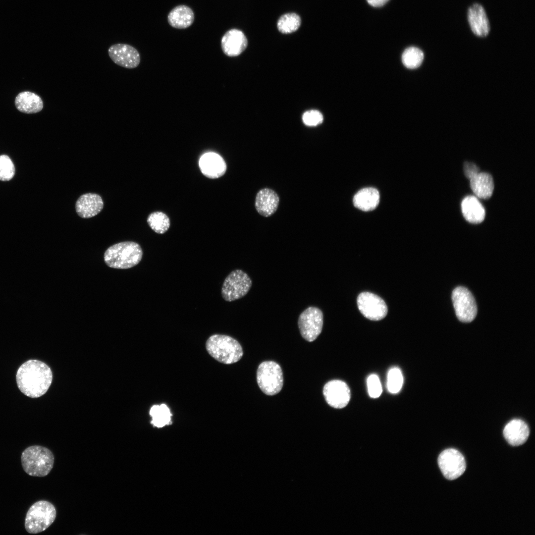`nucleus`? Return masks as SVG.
Here are the masks:
<instances>
[{
	"mask_svg": "<svg viewBox=\"0 0 535 535\" xmlns=\"http://www.w3.org/2000/svg\"><path fill=\"white\" fill-rule=\"evenodd\" d=\"M19 390L25 395L38 398L46 393L53 379L50 367L43 362L30 360L23 363L16 374Z\"/></svg>",
	"mask_w": 535,
	"mask_h": 535,
	"instance_id": "f257e3e1",
	"label": "nucleus"
},
{
	"mask_svg": "<svg viewBox=\"0 0 535 535\" xmlns=\"http://www.w3.org/2000/svg\"><path fill=\"white\" fill-rule=\"evenodd\" d=\"M142 256V248L138 243L125 241L109 247L104 254V261L110 268L127 269L138 264Z\"/></svg>",
	"mask_w": 535,
	"mask_h": 535,
	"instance_id": "f03ea898",
	"label": "nucleus"
},
{
	"mask_svg": "<svg viewBox=\"0 0 535 535\" xmlns=\"http://www.w3.org/2000/svg\"><path fill=\"white\" fill-rule=\"evenodd\" d=\"M54 458L48 448L40 445L26 448L22 453L21 462L24 471L29 475L42 477L53 469Z\"/></svg>",
	"mask_w": 535,
	"mask_h": 535,
	"instance_id": "7ed1b4c3",
	"label": "nucleus"
},
{
	"mask_svg": "<svg viewBox=\"0 0 535 535\" xmlns=\"http://www.w3.org/2000/svg\"><path fill=\"white\" fill-rule=\"evenodd\" d=\"M206 348L208 353L218 362L232 364L239 361L243 355L240 344L233 337L223 334H214L207 339Z\"/></svg>",
	"mask_w": 535,
	"mask_h": 535,
	"instance_id": "20e7f679",
	"label": "nucleus"
},
{
	"mask_svg": "<svg viewBox=\"0 0 535 535\" xmlns=\"http://www.w3.org/2000/svg\"><path fill=\"white\" fill-rule=\"evenodd\" d=\"M56 509L51 502L40 500L34 503L28 510L25 520V528L30 534H38L48 529L56 518Z\"/></svg>",
	"mask_w": 535,
	"mask_h": 535,
	"instance_id": "39448f33",
	"label": "nucleus"
},
{
	"mask_svg": "<svg viewBox=\"0 0 535 535\" xmlns=\"http://www.w3.org/2000/svg\"><path fill=\"white\" fill-rule=\"evenodd\" d=\"M257 381L261 390L266 395L279 393L283 386V376L280 366L272 361L261 363L257 371Z\"/></svg>",
	"mask_w": 535,
	"mask_h": 535,
	"instance_id": "423d86ee",
	"label": "nucleus"
},
{
	"mask_svg": "<svg viewBox=\"0 0 535 535\" xmlns=\"http://www.w3.org/2000/svg\"><path fill=\"white\" fill-rule=\"evenodd\" d=\"M252 284L249 275L241 269L232 271L225 278L221 288V295L226 301L231 302L245 296Z\"/></svg>",
	"mask_w": 535,
	"mask_h": 535,
	"instance_id": "0eeeda50",
	"label": "nucleus"
},
{
	"mask_svg": "<svg viewBox=\"0 0 535 535\" xmlns=\"http://www.w3.org/2000/svg\"><path fill=\"white\" fill-rule=\"evenodd\" d=\"M323 316L317 307H309L300 315L298 325L300 334L306 341L312 342L321 334L323 326Z\"/></svg>",
	"mask_w": 535,
	"mask_h": 535,
	"instance_id": "6e6552de",
	"label": "nucleus"
},
{
	"mask_svg": "<svg viewBox=\"0 0 535 535\" xmlns=\"http://www.w3.org/2000/svg\"><path fill=\"white\" fill-rule=\"evenodd\" d=\"M452 299L456 315L459 321L464 322L473 321L477 314V307L474 296L466 288L458 286L452 294Z\"/></svg>",
	"mask_w": 535,
	"mask_h": 535,
	"instance_id": "1a4fd4ad",
	"label": "nucleus"
},
{
	"mask_svg": "<svg viewBox=\"0 0 535 535\" xmlns=\"http://www.w3.org/2000/svg\"><path fill=\"white\" fill-rule=\"evenodd\" d=\"M438 464L444 476L449 480L460 477L465 471L466 462L463 455L453 448L442 451L438 456Z\"/></svg>",
	"mask_w": 535,
	"mask_h": 535,
	"instance_id": "9d476101",
	"label": "nucleus"
},
{
	"mask_svg": "<svg viewBox=\"0 0 535 535\" xmlns=\"http://www.w3.org/2000/svg\"><path fill=\"white\" fill-rule=\"evenodd\" d=\"M357 305L363 315L370 320H380L387 313V307L383 300L372 293H360L357 298Z\"/></svg>",
	"mask_w": 535,
	"mask_h": 535,
	"instance_id": "9b49d317",
	"label": "nucleus"
},
{
	"mask_svg": "<svg viewBox=\"0 0 535 535\" xmlns=\"http://www.w3.org/2000/svg\"><path fill=\"white\" fill-rule=\"evenodd\" d=\"M323 395L327 403L331 407L341 409L348 404L351 397L347 384L340 380H332L323 386Z\"/></svg>",
	"mask_w": 535,
	"mask_h": 535,
	"instance_id": "f8f14e48",
	"label": "nucleus"
},
{
	"mask_svg": "<svg viewBox=\"0 0 535 535\" xmlns=\"http://www.w3.org/2000/svg\"><path fill=\"white\" fill-rule=\"evenodd\" d=\"M108 54L113 62L126 68H135L140 62V55L138 51L128 44L119 43L112 45L109 48Z\"/></svg>",
	"mask_w": 535,
	"mask_h": 535,
	"instance_id": "ddd939ff",
	"label": "nucleus"
},
{
	"mask_svg": "<svg viewBox=\"0 0 535 535\" xmlns=\"http://www.w3.org/2000/svg\"><path fill=\"white\" fill-rule=\"evenodd\" d=\"M248 40L244 33L237 29H231L226 32L221 40V47L223 53L230 57L237 56L246 49Z\"/></svg>",
	"mask_w": 535,
	"mask_h": 535,
	"instance_id": "4468645a",
	"label": "nucleus"
},
{
	"mask_svg": "<svg viewBox=\"0 0 535 535\" xmlns=\"http://www.w3.org/2000/svg\"><path fill=\"white\" fill-rule=\"evenodd\" d=\"M199 164L202 173L209 178H218L226 170L224 160L220 156L213 152L204 154L199 160Z\"/></svg>",
	"mask_w": 535,
	"mask_h": 535,
	"instance_id": "2eb2a0df",
	"label": "nucleus"
},
{
	"mask_svg": "<svg viewBox=\"0 0 535 535\" xmlns=\"http://www.w3.org/2000/svg\"><path fill=\"white\" fill-rule=\"evenodd\" d=\"M104 202L102 197L95 193H86L81 195L75 204L76 211L81 217H92L103 210Z\"/></svg>",
	"mask_w": 535,
	"mask_h": 535,
	"instance_id": "dca6fc26",
	"label": "nucleus"
},
{
	"mask_svg": "<svg viewBox=\"0 0 535 535\" xmlns=\"http://www.w3.org/2000/svg\"><path fill=\"white\" fill-rule=\"evenodd\" d=\"M468 20L473 32L479 37H485L488 35L489 23L483 7L475 3L470 6L468 11Z\"/></svg>",
	"mask_w": 535,
	"mask_h": 535,
	"instance_id": "f3484780",
	"label": "nucleus"
},
{
	"mask_svg": "<svg viewBox=\"0 0 535 535\" xmlns=\"http://www.w3.org/2000/svg\"><path fill=\"white\" fill-rule=\"evenodd\" d=\"M279 202V197L274 191L269 188H264L257 193L255 206L260 214L268 217L276 211Z\"/></svg>",
	"mask_w": 535,
	"mask_h": 535,
	"instance_id": "a211bd4d",
	"label": "nucleus"
},
{
	"mask_svg": "<svg viewBox=\"0 0 535 535\" xmlns=\"http://www.w3.org/2000/svg\"><path fill=\"white\" fill-rule=\"evenodd\" d=\"M529 434L530 430L528 425L524 421L520 419L511 420L503 429L504 438L510 445L514 446H519L526 442Z\"/></svg>",
	"mask_w": 535,
	"mask_h": 535,
	"instance_id": "6ab92c4d",
	"label": "nucleus"
},
{
	"mask_svg": "<svg viewBox=\"0 0 535 535\" xmlns=\"http://www.w3.org/2000/svg\"><path fill=\"white\" fill-rule=\"evenodd\" d=\"M194 13L188 6L181 4L174 7L168 13L167 21L172 27L185 29L190 27L194 21Z\"/></svg>",
	"mask_w": 535,
	"mask_h": 535,
	"instance_id": "aec40b11",
	"label": "nucleus"
},
{
	"mask_svg": "<svg viewBox=\"0 0 535 535\" xmlns=\"http://www.w3.org/2000/svg\"><path fill=\"white\" fill-rule=\"evenodd\" d=\"M463 215L468 222L477 224L482 222L485 217V210L478 199L473 196L466 197L462 201Z\"/></svg>",
	"mask_w": 535,
	"mask_h": 535,
	"instance_id": "412c9836",
	"label": "nucleus"
},
{
	"mask_svg": "<svg viewBox=\"0 0 535 535\" xmlns=\"http://www.w3.org/2000/svg\"><path fill=\"white\" fill-rule=\"evenodd\" d=\"M16 108L21 112L31 114L41 111L43 108V102L37 94L24 91L18 94L15 99Z\"/></svg>",
	"mask_w": 535,
	"mask_h": 535,
	"instance_id": "4be33fe9",
	"label": "nucleus"
},
{
	"mask_svg": "<svg viewBox=\"0 0 535 535\" xmlns=\"http://www.w3.org/2000/svg\"><path fill=\"white\" fill-rule=\"evenodd\" d=\"M470 186L478 197L488 199L491 196L494 189L492 177L488 173L479 172L470 179Z\"/></svg>",
	"mask_w": 535,
	"mask_h": 535,
	"instance_id": "5701e85b",
	"label": "nucleus"
},
{
	"mask_svg": "<svg viewBox=\"0 0 535 535\" xmlns=\"http://www.w3.org/2000/svg\"><path fill=\"white\" fill-rule=\"evenodd\" d=\"M379 193L377 190L372 187L363 188L354 196L353 204L355 207L363 211H372L376 208L379 202Z\"/></svg>",
	"mask_w": 535,
	"mask_h": 535,
	"instance_id": "b1692460",
	"label": "nucleus"
},
{
	"mask_svg": "<svg viewBox=\"0 0 535 535\" xmlns=\"http://www.w3.org/2000/svg\"><path fill=\"white\" fill-rule=\"evenodd\" d=\"M150 415L152 417L151 423L154 427L162 428L172 423V414L169 408L164 404L153 406L150 409Z\"/></svg>",
	"mask_w": 535,
	"mask_h": 535,
	"instance_id": "393cba45",
	"label": "nucleus"
},
{
	"mask_svg": "<svg viewBox=\"0 0 535 535\" xmlns=\"http://www.w3.org/2000/svg\"><path fill=\"white\" fill-rule=\"evenodd\" d=\"M301 24V18L296 13L291 12L281 15L277 22L278 31L282 34H290L296 31Z\"/></svg>",
	"mask_w": 535,
	"mask_h": 535,
	"instance_id": "a878e982",
	"label": "nucleus"
},
{
	"mask_svg": "<svg viewBox=\"0 0 535 535\" xmlns=\"http://www.w3.org/2000/svg\"><path fill=\"white\" fill-rule=\"evenodd\" d=\"M149 226L155 232L163 234L170 227V220L168 216L161 212H154L150 214L147 218Z\"/></svg>",
	"mask_w": 535,
	"mask_h": 535,
	"instance_id": "bb28decb",
	"label": "nucleus"
},
{
	"mask_svg": "<svg viewBox=\"0 0 535 535\" xmlns=\"http://www.w3.org/2000/svg\"><path fill=\"white\" fill-rule=\"evenodd\" d=\"M424 57L422 51L418 48L411 47L406 49L403 53L402 61L406 67L414 69L421 65Z\"/></svg>",
	"mask_w": 535,
	"mask_h": 535,
	"instance_id": "cd10ccee",
	"label": "nucleus"
},
{
	"mask_svg": "<svg viewBox=\"0 0 535 535\" xmlns=\"http://www.w3.org/2000/svg\"><path fill=\"white\" fill-rule=\"evenodd\" d=\"M403 383V377L401 370L397 367L389 370L387 377V388L388 391L396 394L401 390Z\"/></svg>",
	"mask_w": 535,
	"mask_h": 535,
	"instance_id": "c85d7f7f",
	"label": "nucleus"
},
{
	"mask_svg": "<svg viewBox=\"0 0 535 535\" xmlns=\"http://www.w3.org/2000/svg\"><path fill=\"white\" fill-rule=\"evenodd\" d=\"M14 173V166L10 159L6 155L0 156V180L8 181Z\"/></svg>",
	"mask_w": 535,
	"mask_h": 535,
	"instance_id": "c756f323",
	"label": "nucleus"
},
{
	"mask_svg": "<svg viewBox=\"0 0 535 535\" xmlns=\"http://www.w3.org/2000/svg\"><path fill=\"white\" fill-rule=\"evenodd\" d=\"M367 387L369 394L372 398H377L382 393V389L380 380L375 374H372L368 377Z\"/></svg>",
	"mask_w": 535,
	"mask_h": 535,
	"instance_id": "7c9ffc66",
	"label": "nucleus"
},
{
	"mask_svg": "<svg viewBox=\"0 0 535 535\" xmlns=\"http://www.w3.org/2000/svg\"><path fill=\"white\" fill-rule=\"evenodd\" d=\"M323 120L321 112L317 110H310L305 112L302 116L303 123L308 126H316L321 124Z\"/></svg>",
	"mask_w": 535,
	"mask_h": 535,
	"instance_id": "2f4dec72",
	"label": "nucleus"
},
{
	"mask_svg": "<svg viewBox=\"0 0 535 535\" xmlns=\"http://www.w3.org/2000/svg\"><path fill=\"white\" fill-rule=\"evenodd\" d=\"M464 170L466 177L471 179L479 173V168L472 162H465L464 164Z\"/></svg>",
	"mask_w": 535,
	"mask_h": 535,
	"instance_id": "473e14b6",
	"label": "nucleus"
},
{
	"mask_svg": "<svg viewBox=\"0 0 535 535\" xmlns=\"http://www.w3.org/2000/svg\"><path fill=\"white\" fill-rule=\"evenodd\" d=\"M389 0H367L371 5L374 7H380L385 4Z\"/></svg>",
	"mask_w": 535,
	"mask_h": 535,
	"instance_id": "72a5a7b5",
	"label": "nucleus"
}]
</instances>
